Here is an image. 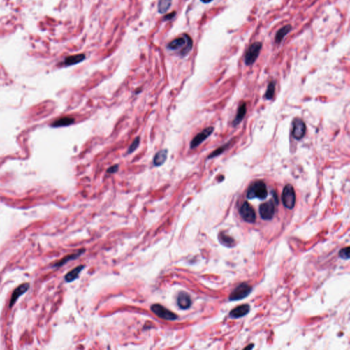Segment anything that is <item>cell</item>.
Returning a JSON list of instances; mask_svg holds the SVG:
<instances>
[{
    "label": "cell",
    "instance_id": "cell-1",
    "mask_svg": "<svg viewBox=\"0 0 350 350\" xmlns=\"http://www.w3.org/2000/svg\"><path fill=\"white\" fill-rule=\"evenodd\" d=\"M193 46L192 40L188 35L184 34L182 36L171 41L168 45V48L170 50H178L181 49V55L185 56L191 51Z\"/></svg>",
    "mask_w": 350,
    "mask_h": 350
},
{
    "label": "cell",
    "instance_id": "cell-2",
    "mask_svg": "<svg viewBox=\"0 0 350 350\" xmlns=\"http://www.w3.org/2000/svg\"><path fill=\"white\" fill-rule=\"evenodd\" d=\"M268 191L265 183L262 181H257L252 183L247 191V198L248 199L258 198L265 199L268 196Z\"/></svg>",
    "mask_w": 350,
    "mask_h": 350
},
{
    "label": "cell",
    "instance_id": "cell-3",
    "mask_svg": "<svg viewBox=\"0 0 350 350\" xmlns=\"http://www.w3.org/2000/svg\"><path fill=\"white\" fill-rule=\"evenodd\" d=\"M282 201L286 209H292L295 207L296 201V193L293 187L291 184H287L284 186L282 194Z\"/></svg>",
    "mask_w": 350,
    "mask_h": 350
},
{
    "label": "cell",
    "instance_id": "cell-4",
    "mask_svg": "<svg viewBox=\"0 0 350 350\" xmlns=\"http://www.w3.org/2000/svg\"><path fill=\"white\" fill-rule=\"evenodd\" d=\"M151 310L156 316L164 320L174 321L178 317L175 313L159 304H153L151 307Z\"/></svg>",
    "mask_w": 350,
    "mask_h": 350
},
{
    "label": "cell",
    "instance_id": "cell-5",
    "mask_svg": "<svg viewBox=\"0 0 350 350\" xmlns=\"http://www.w3.org/2000/svg\"><path fill=\"white\" fill-rule=\"evenodd\" d=\"M261 48L262 43L260 42L254 43L249 47L245 55V64L247 66L254 64L259 55Z\"/></svg>",
    "mask_w": 350,
    "mask_h": 350
},
{
    "label": "cell",
    "instance_id": "cell-6",
    "mask_svg": "<svg viewBox=\"0 0 350 350\" xmlns=\"http://www.w3.org/2000/svg\"><path fill=\"white\" fill-rule=\"evenodd\" d=\"M252 291V287L246 283L239 284L229 296L231 301H237L246 298Z\"/></svg>",
    "mask_w": 350,
    "mask_h": 350
},
{
    "label": "cell",
    "instance_id": "cell-7",
    "mask_svg": "<svg viewBox=\"0 0 350 350\" xmlns=\"http://www.w3.org/2000/svg\"><path fill=\"white\" fill-rule=\"evenodd\" d=\"M240 216L245 222L248 223H254L256 221V213L252 207L250 206L247 202H244L239 209Z\"/></svg>",
    "mask_w": 350,
    "mask_h": 350
},
{
    "label": "cell",
    "instance_id": "cell-8",
    "mask_svg": "<svg viewBox=\"0 0 350 350\" xmlns=\"http://www.w3.org/2000/svg\"><path fill=\"white\" fill-rule=\"evenodd\" d=\"M275 213L274 200H270L268 202L263 203L259 207V214L261 217L264 220H270L273 218Z\"/></svg>",
    "mask_w": 350,
    "mask_h": 350
},
{
    "label": "cell",
    "instance_id": "cell-9",
    "mask_svg": "<svg viewBox=\"0 0 350 350\" xmlns=\"http://www.w3.org/2000/svg\"><path fill=\"white\" fill-rule=\"evenodd\" d=\"M292 135L295 139L300 140L304 138L306 133V124L301 118H296L293 121Z\"/></svg>",
    "mask_w": 350,
    "mask_h": 350
},
{
    "label": "cell",
    "instance_id": "cell-10",
    "mask_svg": "<svg viewBox=\"0 0 350 350\" xmlns=\"http://www.w3.org/2000/svg\"><path fill=\"white\" fill-rule=\"evenodd\" d=\"M213 131H214V128L213 126H209V127L205 128L199 133H198L190 142V149H195L198 147L200 144L203 143L207 138H208L211 135Z\"/></svg>",
    "mask_w": 350,
    "mask_h": 350
},
{
    "label": "cell",
    "instance_id": "cell-11",
    "mask_svg": "<svg viewBox=\"0 0 350 350\" xmlns=\"http://www.w3.org/2000/svg\"><path fill=\"white\" fill-rule=\"evenodd\" d=\"M29 283H24L21 284L14 291L13 294H12L9 303V308H10L13 307V306L16 303L17 300L21 297L22 295L25 293L29 289Z\"/></svg>",
    "mask_w": 350,
    "mask_h": 350
},
{
    "label": "cell",
    "instance_id": "cell-12",
    "mask_svg": "<svg viewBox=\"0 0 350 350\" xmlns=\"http://www.w3.org/2000/svg\"><path fill=\"white\" fill-rule=\"evenodd\" d=\"M177 304L181 309H187L191 305V300L189 295L185 291H181L178 295Z\"/></svg>",
    "mask_w": 350,
    "mask_h": 350
},
{
    "label": "cell",
    "instance_id": "cell-13",
    "mask_svg": "<svg viewBox=\"0 0 350 350\" xmlns=\"http://www.w3.org/2000/svg\"><path fill=\"white\" fill-rule=\"evenodd\" d=\"M250 306L248 304H242V305L237 306V308H235L234 309L231 310L230 312V316L232 318L237 319V318H240L246 315L250 311Z\"/></svg>",
    "mask_w": 350,
    "mask_h": 350
},
{
    "label": "cell",
    "instance_id": "cell-14",
    "mask_svg": "<svg viewBox=\"0 0 350 350\" xmlns=\"http://www.w3.org/2000/svg\"><path fill=\"white\" fill-rule=\"evenodd\" d=\"M168 154V149L160 150L159 151L156 153L153 158V165L155 167H159L163 165L166 161Z\"/></svg>",
    "mask_w": 350,
    "mask_h": 350
},
{
    "label": "cell",
    "instance_id": "cell-15",
    "mask_svg": "<svg viewBox=\"0 0 350 350\" xmlns=\"http://www.w3.org/2000/svg\"><path fill=\"white\" fill-rule=\"evenodd\" d=\"M86 58V56L84 54H77L73 56H67L64 59V64L66 66H72L83 62Z\"/></svg>",
    "mask_w": 350,
    "mask_h": 350
},
{
    "label": "cell",
    "instance_id": "cell-16",
    "mask_svg": "<svg viewBox=\"0 0 350 350\" xmlns=\"http://www.w3.org/2000/svg\"><path fill=\"white\" fill-rule=\"evenodd\" d=\"M75 119L70 116H64L58 118L51 124V126L53 127H61V126H66L74 123Z\"/></svg>",
    "mask_w": 350,
    "mask_h": 350
},
{
    "label": "cell",
    "instance_id": "cell-17",
    "mask_svg": "<svg viewBox=\"0 0 350 350\" xmlns=\"http://www.w3.org/2000/svg\"><path fill=\"white\" fill-rule=\"evenodd\" d=\"M84 268V265H80L76 267L75 268H74L73 270L70 271V272L65 276V280H66L67 282H71L77 279V278L79 277V275H80V272L83 270Z\"/></svg>",
    "mask_w": 350,
    "mask_h": 350
},
{
    "label": "cell",
    "instance_id": "cell-18",
    "mask_svg": "<svg viewBox=\"0 0 350 350\" xmlns=\"http://www.w3.org/2000/svg\"><path fill=\"white\" fill-rule=\"evenodd\" d=\"M246 114V105L245 103H243L239 106L238 110H237V115L235 116L234 120L233 122V126H237V124H239L242 120L244 119L245 115Z\"/></svg>",
    "mask_w": 350,
    "mask_h": 350
},
{
    "label": "cell",
    "instance_id": "cell-19",
    "mask_svg": "<svg viewBox=\"0 0 350 350\" xmlns=\"http://www.w3.org/2000/svg\"><path fill=\"white\" fill-rule=\"evenodd\" d=\"M291 30V25H286L285 26L282 27L281 29L277 31V34L276 35V43H280L281 41L283 40L284 36Z\"/></svg>",
    "mask_w": 350,
    "mask_h": 350
},
{
    "label": "cell",
    "instance_id": "cell-20",
    "mask_svg": "<svg viewBox=\"0 0 350 350\" xmlns=\"http://www.w3.org/2000/svg\"><path fill=\"white\" fill-rule=\"evenodd\" d=\"M172 4V0H159L158 3V11L159 13H166Z\"/></svg>",
    "mask_w": 350,
    "mask_h": 350
},
{
    "label": "cell",
    "instance_id": "cell-21",
    "mask_svg": "<svg viewBox=\"0 0 350 350\" xmlns=\"http://www.w3.org/2000/svg\"><path fill=\"white\" fill-rule=\"evenodd\" d=\"M275 90H276V82L275 81H272L268 84L266 92L265 94V98L268 100L272 99L275 93Z\"/></svg>",
    "mask_w": 350,
    "mask_h": 350
},
{
    "label": "cell",
    "instance_id": "cell-22",
    "mask_svg": "<svg viewBox=\"0 0 350 350\" xmlns=\"http://www.w3.org/2000/svg\"><path fill=\"white\" fill-rule=\"evenodd\" d=\"M82 252H81V251H80V252L75 253V254H73L68 255V256L64 257V258H62V260L58 262V263H57L55 264L54 265H53V267H60V266H62V265H64L65 263H67V261H68L75 259V258H78V257L79 256H80V254H82Z\"/></svg>",
    "mask_w": 350,
    "mask_h": 350
},
{
    "label": "cell",
    "instance_id": "cell-23",
    "mask_svg": "<svg viewBox=\"0 0 350 350\" xmlns=\"http://www.w3.org/2000/svg\"><path fill=\"white\" fill-rule=\"evenodd\" d=\"M219 242L223 245H224V246H226L228 247H231L232 246L234 245V240L231 238V237L227 236L225 234H222L221 233L220 235H219Z\"/></svg>",
    "mask_w": 350,
    "mask_h": 350
},
{
    "label": "cell",
    "instance_id": "cell-24",
    "mask_svg": "<svg viewBox=\"0 0 350 350\" xmlns=\"http://www.w3.org/2000/svg\"><path fill=\"white\" fill-rule=\"evenodd\" d=\"M231 144V142H228V143L224 144V145L222 146H220V147L218 148V149H217L215 151L212 152V153H211L210 155H209L208 159H212V158H213V157H217V156L221 155V154H222L224 151H225V150H226L227 148L228 147L229 144Z\"/></svg>",
    "mask_w": 350,
    "mask_h": 350
},
{
    "label": "cell",
    "instance_id": "cell-25",
    "mask_svg": "<svg viewBox=\"0 0 350 350\" xmlns=\"http://www.w3.org/2000/svg\"><path fill=\"white\" fill-rule=\"evenodd\" d=\"M140 142V137H136L135 139H134L133 142L131 143V145H130L128 151H127V154H131L132 153H133V152L138 149V146H139Z\"/></svg>",
    "mask_w": 350,
    "mask_h": 350
},
{
    "label": "cell",
    "instance_id": "cell-26",
    "mask_svg": "<svg viewBox=\"0 0 350 350\" xmlns=\"http://www.w3.org/2000/svg\"><path fill=\"white\" fill-rule=\"evenodd\" d=\"M339 256L343 259H349V247L344 248L339 251Z\"/></svg>",
    "mask_w": 350,
    "mask_h": 350
},
{
    "label": "cell",
    "instance_id": "cell-27",
    "mask_svg": "<svg viewBox=\"0 0 350 350\" xmlns=\"http://www.w3.org/2000/svg\"><path fill=\"white\" fill-rule=\"evenodd\" d=\"M118 168H119V166H118V164H115V165L112 166L110 167L108 169V170H107V173L108 174H114L116 173V172L118 170Z\"/></svg>",
    "mask_w": 350,
    "mask_h": 350
},
{
    "label": "cell",
    "instance_id": "cell-28",
    "mask_svg": "<svg viewBox=\"0 0 350 350\" xmlns=\"http://www.w3.org/2000/svg\"><path fill=\"white\" fill-rule=\"evenodd\" d=\"M175 15H176L175 12H173V13H170V14H168V15H166L165 17H164L163 20H170V19H172L173 18L175 17Z\"/></svg>",
    "mask_w": 350,
    "mask_h": 350
},
{
    "label": "cell",
    "instance_id": "cell-29",
    "mask_svg": "<svg viewBox=\"0 0 350 350\" xmlns=\"http://www.w3.org/2000/svg\"><path fill=\"white\" fill-rule=\"evenodd\" d=\"M200 1H203V2H204V3H209V2H211L212 0H200Z\"/></svg>",
    "mask_w": 350,
    "mask_h": 350
}]
</instances>
